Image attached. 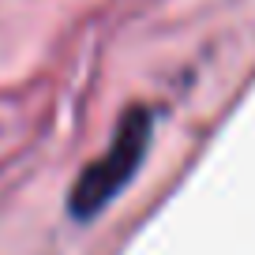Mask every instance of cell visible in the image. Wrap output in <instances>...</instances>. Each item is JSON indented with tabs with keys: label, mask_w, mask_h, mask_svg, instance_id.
Instances as JSON below:
<instances>
[{
	"label": "cell",
	"mask_w": 255,
	"mask_h": 255,
	"mask_svg": "<svg viewBox=\"0 0 255 255\" xmlns=\"http://www.w3.org/2000/svg\"><path fill=\"white\" fill-rule=\"evenodd\" d=\"M154 139V120L146 109H128L120 117L113 143L102 158H94L87 169L79 173V180L68 191V207L75 218H94L117 199L120 191L131 184V176L139 173L146 150Z\"/></svg>",
	"instance_id": "obj_1"
}]
</instances>
